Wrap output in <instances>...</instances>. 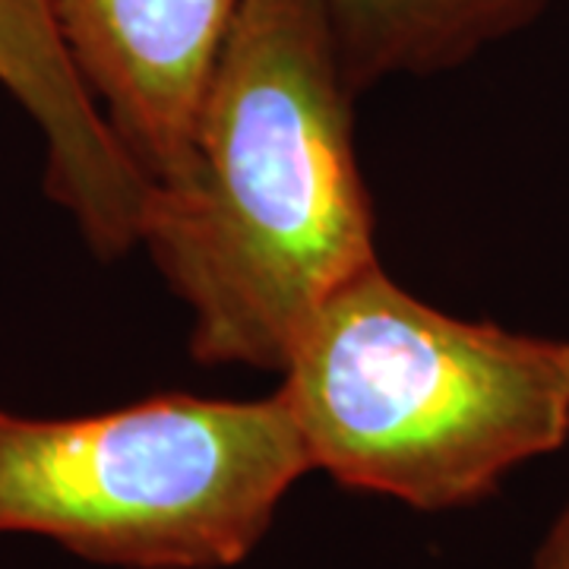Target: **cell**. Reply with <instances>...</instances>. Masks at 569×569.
Masks as SVG:
<instances>
[{
    "label": "cell",
    "instance_id": "cell-1",
    "mask_svg": "<svg viewBox=\"0 0 569 569\" xmlns=\"http://www.w3.org/2000/svg\"><path fill=\"white\" fill-rule=\"evenodd\" d=\"M351 99L323 0H244L190 168L149 190L142 219L197 365L282 373L326 298L380 263Z\"/></svg>",
    "mask_w": 569,
    "mask_h": 569
},
{
    "label": "cell",
    "instance_id": "cell-5",
    "mask_svg": "<svg viewBox=\"0 0 569 569\" xmlns=\"http://www.w3.org/2000/svg\"><path fill=\"white\" fill-rule=\"evenodd\" d=\"M0 86L44 137V193L102 260L140 244L152 183L82 82L51 0H0Z\"/></svg>",
    "mask_w": 569,
    "mask_h": 569
},
{
    "label": "cell",
    "instance_id": "cell-2",
    "mask_svg": "<svg viewBox=\"0 0 569 569\" xmlns=\"http://www.w3.org/2000/svg\"><path fill=\"white\" fill-rule=\"evenodd\" d=\"M276 396L313 468L440 512L567 443L569 339L449 317L377 263L310 317Z\"/></svg>",
    "mask_w": 569,
    "mask_h": 569
},
{
    "label": "cell",
    "instance_id": "cell-3",
    "mask_svg": "<svg viewBox=\"0 0 569 569\" xmlns=\"http://www.w3.org/2000/svg\"><path fill=\"white\" fill-rule=\"evenodd\" d=\"M313 471L279 396L162 392L82 418L0 408V535L123 569H228Z\"/></svg>",
    "mask_w": 569,
    "mask_h": 569
},
{
    "label": "cell",
    "instance_id": "cell-4",
    "mask_svg": "<svg viewBox=\"0 0 569 569\" xmlns=\"http://www.w3.org/2000/svg\"><path fill=\"white\" fill-rule=\"evenodd\" d=\"M70 58L152 187L183 181L206 89L244 0H51Z\"/></svg>",
    "mask_w": 569,
    "mask_h": 569
},
{
    "label": "cell",
    "instance_id": "cell-7",
    "mask_svg": "<svg viewBox=\"0 0 569 569\" xmlns=\"http://www.w3.org/2000/svg\"><path fill=\"white\" fill-rule=\"evenodd\" d=\"M531 569H569V503L550 526L548 538L531 560Z\"/></svg>",
    "mask_w": 569,
    "mask_h": 569
},
{
    "label": "cell",
    "instance_id": "cell-6",
    "mask_svg": "<svg viewBox=\"0 0 569 569\" xmlns=\"http://www.w3.org/2000/svg\"><path fill=\"white\" fill-rule=\"evenodd\" d=\"M355 92L440 73L541 17L550 0H323Z\"/></svg>",
    "mask_w": 569,
    "mask_h": 569
}]
</instances>
